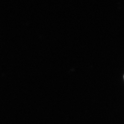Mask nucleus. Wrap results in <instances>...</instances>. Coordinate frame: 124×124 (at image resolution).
<instances>
[{"label": "nucleus", "instance_id": "nucleus-1", "mask_svg": "<svg viewBox=\"0 0 124 124\" xmlns=\"http://www.w3.org/2000/svg\"></svg>", "mask_w": 124, "mask_h": 124}]
</instances>
